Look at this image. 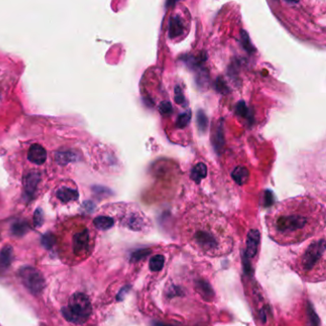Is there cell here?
<instances>
[{
    "instance_id": "11",
    "label": "cell",
    "mask_w": 326,
    "mask_h": 326,
    "mask_svg": "<svg viewBox=\"0 0 326 326\" xmlns=\"http://www.w3.org/2000/svg\"><path fill=\"white\" fill-rule=\"evenodd\" d=\"M56 159L59 163H67L69 162H74L78 160V156L76 153L67 151V152H59L56 154Z\"/></svg>"
},
{
    "instance_id": "17",
    "label": "cell",
    "mask_w": 326,
    "mask_h": 326,
    "mask_svg": "<svg viewBox=\"0 0 326 326\" xmlns=\"http://www.w3.org/2000/svg\"><path fill=\"white\" fill-rule=\"evenodd\" d=\"M83 209L86 211V212H91L93 209H94V205L91 203V202H85L83 204Z\"/></svg>"
},
{
    "instance_id": "1",
    "label": "cell",
    "mask_w": 326,
    "mask_h": 326,
    "mask_svg": "<svg viewBox=\"0 0 326 326\" xmlns=\"http://www.w3.org/2000/svg\"><path fill=\"white\" fill-rule=\"evenodd\" d=\"M265 223L270 238L277 244H299L325 234L326 208L309 196L288 198L272 208Z\"/></svg>"
},
{
    "instance_id": "6",
    "label": "cell",
    "mask_w": 326,
    "mask_h": 326,
    "mask_svg": "<svg viewBox=\"0 0 326 326\" xmlns=\"http://www.w3.org/2000/svg\"><path fill=\"white\" fill-rule=\"evenodd\" d=\"M90 245V237L87 228H83L82 230L75 233L73 237V251L75 255L81 256L87 253Z\"/></svg>"
},
{
    "instance_id": "5",
    "label": "cell",
    "mask_w": 326,
    "mask_h": 326,
    "mask_svg": "<svg viewBox=\"0 0 326 326\" xmlns=\"http://www.w3.org/2000/svg\"><path fill=\"white\" fill-rule=\"evenodd\" d=\"M19 277L24 286L33 294H38L45 287L42 274L33 267H23L19 270Z\"/></svg>"
},
{
    "instance_id": "10",
    "label": "cell",
    "mask_w": 326,
    "mask_h": 326,
    "mask_svg": "<svg viewBox=\"0 0 326 326\" xmlns=\"http://www.w3.org/2000/svg\"><path fill=\"white\" fill-rule=\"evenodd\" d=\"M94 225L98 229L105 230L113 227L114 219L109 216H98L94 219Z\"/></svg>"
},
{
    "instance_id": "16",
    "label": "cell",
    "mask_w": 326,
    "mask_h": 326,
    "mask_svg": "<svg viewBox=\"0 0 326 326\" xmlns=\"http://www.w3.org/2000/svg\"><path fill=\"white\" fill-rule=\"evenodd\" d=\"M41 243L46 248V249H51L53 245L55 243V237L52 233H46L42 236L41 238Z\"/></svg>"
},
{
    "instance_id": "2",
    "label": "cell",
    "mask_w": 326,
    "mask_h": 326,
    "mask_svg": "<svg viewBox=\"0 0 326 326\" xmlns=\"http://www.w3.org/2000/svg\"><path fill=\"white\" fill-rule=\"evenodd\" d=\"M178 230L180 240L202 257H226L235 245L234 231L228 219L207 205H196L185 212Z\"/></svg>"
},
{
    "instance_id": "4",
    "label": "cell",
    "mask_w": 326,
    "mask_h": 326,
    "mask_svg": "<svg viewBox=\"0 0 326 326\" xmlns=\"http://www.w3.org/2000/svg\"><path fill=\"white\" fill-rule=\"evenodd\" d=\"M92 307L86 294L75 293L71 295L68 306L63 309V314L68 321L75 324H83L91 315Z\"/></svg>"
},
{
    "instance_id": "12",
    "label": "cell",
    "mask_w": 326,
    "mask_h": 326,
    "mask_svg": "<svg viewBox=\"0 0 326 326\" xmlns=\"http://www.w3.org/2000/svg\"><path fill=\"white\" fill-rule=\"evenodd\" d=\"M38 182V175L37 174H31L27 177V179L25 181V189H26V192L31 195L33 194L35 187H36V184Z\"/></svg>"
},
{
    "instance_id": "15",
    "label": "cell",
    "mask_w": 326,
    "mask_h": 326,
    "mask_svg": "<svg viewBox=\"0 0 326 326\" xmlns=\"http://www.w3.org/2000/svg\"><path fill=\"white\" fill-rule=\"evenodd\" d=\"M44 221V215L41 209H36V211L33 213V225L35 227H40L43 224Z\"/></svg>"
},
{
    "instance_id": "3",
    "label": "cell",
    "mask_w": 326,
    "mask_h": 326,
    "mask_svg": "<svg viewBox=\"0 0 326 326\" xmlns=\"http://www.w3.org/2000/svg\"><path fill=\"white\" fill-rule=\"evenodd\" d=\"M325 234L316 237L311 243L294 253L290 266L307 282L325 281L326 273Z\"/></svg>"
},
{
    "instance_id": "13",
    "label": "cell",
    "mask_w": 326,
    "mask_h": 326,
    "mask_svg": "<svg viewBox=\"0 0 326 326\" xmlns=\"http://www.w3.org/2000/svg\"><path fill=\"white\" fill-rule=\"evenodd\" d=\"M164 262V258L163 256H155L153 257L150 262H149V267L151 271H160L163 266Z\"/></svg>"
},
{
    "instance_id": "9",
    "label": "cell",
    "mask_w": 326,
    "mask_h": 326,
    "mask_svg": "<svg viewBox=\"0 0 326 326\" xmlns=\"http://www.w3.org/2000/svg\"><path fill=\"white\" fill-rule=\"evenodd\" d=\"M14 258L13 248L11 246H5L0 252V266L2 268H7L11 265Z\"/></svg>"
},
{
    "instance_id": "7",
    "label": "cell",
    "mask_w": 326,
    "mask_h": 326,
    "mask_svg": "<svg viewBox=\"0 0 326 326\" xmlns=\"http://www.w3.org/2000/svg\"><path fill=\"white\" fill-rule=\"evenodd\" d=\"M28 159L30 162L34 163V164H42L45 163L47 159V152L44 149V147L34 144L31 146L29 151H28Z\"/></svg>"
},
{
    "instance_id": "14",
    "label": "cell",
    "mask_w": 326,
    "mask_h": 326,
    "mask_svg": "<svg viewBox=\"0 0 326 326\" xmlns=\"http://www.w3.org/2000/svg\"><path fill=\"white\" fill-rule=\"evenodd\" d=\"M29 229V226L25 222H17L12 227V232L17 236H22Z\"/></svg>"
},
{
    "instance_id": "8",
    "label": "cell",
    "mask_w": 326,
    "mask_h": 326,
    "mask_svg": "<svg viewBox=\"0 0 326 326\" xmlns=\"http://www.w3.org/2000/svg\"><path fill=\"white\" fill-rule=\"evenodd\" d=\"M57 197L64 203L75 201L79 198V193L70 188L64 187L57 192Z\"/></svg>"
}]
</instances>
